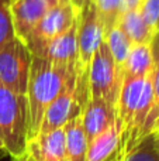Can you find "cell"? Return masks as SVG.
<instances>
[{"label": "cell", "instance_id": "cell-1", "mask_svg": "<svg viewBox=\"0 0 159 161\" xmlns=\"http://www.w3.org/2000/svg\"><path fill=\"white\" fill-rule=\"evenodd\" d=\"M73 78H76L75 67L54 64L41 57L33 55L25 92L28 100V140L38 134L48 105Z\"/></svg>", "mask_w": 159, "mask_h": 161}, {"label": "cell", "instance_id": "cell-2", "mask_svg": "<svg viewBox=\"0 0 159 161\" xmlns=\"http://www.w3.org/2000/svg\"><path fill=\"white\" fill-rule=\"evenodd\" d=\"M0 137L13 158L25 153L28 142L27 95L16 93L0 83Z\"/></svg>", "mask_w": 159, "mask_h": 161}, {"label": "cell", "instance_id": "cell-3", "mask_svg": "<svg viewBox=\"0 0 159 161\" xmlns=\"http://www.w3.org/2000/svg\"><path fill=\"white\" fill-rule=\"evenodd\" d=\"M124 71L117 67L106 41L95 53L89 68V97H101L115 108Z\"/></svg>", "mask_w": 159, "mask_h": 161}, {"label": "cell", "instance_id": "cell-4", "mask_svg": "<svg viewBox=\"0 0 159 161\" xmlns=\"http://www.w3.org/2000/svg\"><path fill=\"white\" fill-rule=\"evenodd\" d=\"M33 54L24 41L13 37L0 48V83L11 92L25 95Z\"/></svg>", "mask_w": 159, "mask_h": 161}, {"label": "cell", "instance_id": "cell-5", "mask_svg": "<svg viewBox=\"0 0 159 161\" xmlns=\"http://www.w3.org/2000/svg\"><path fill=\"white\" fill-rule=\"evenodd\" d=\"M78 14L79 11L69 0H62L39 20L37 27L25 40L27 47H35L64 34L78 20Z\"/></svg>", "mask_w": 159, "mask_h": 161}, {"label": "cell", "instance_id": "cell-6", "mask_svg": "<svg viewBox=\"0 0 159 161\" xmlns=\"http://www.w3.org/2000/svg\"><path fill=\"white\" fill-rule=\"evenodd\" d=\"M80 112L82 108L78 102L76 93V78H73L45 109L38 133H48L56 129H62L73 116Z\"/></svg>", "mask_w": 159, "mask_h": 161}, {"label": "cell", "instance_id": "cell-7", "mask_svg": "<svg viewBox=\"0 0 159 161\" xmlns=\"http://www.w3.org/2000/svg\"><path fill=\"white\" fill-rule=\"evenodd\" d=\"M76 33H78V20L64 34L47 42L31 47L30 51L33 55L41 57L54 64L76 68V58H78V34Z\"/></svg>", "mask_w": 159, "mask_h": 161}, {"label": "cell", "instance_id": "cell-8", "mask_svg": "<svg viewBox=\"0 0 159 161\" xmlns=\"http://www.w3.org/2000/svg\"><path fill=\"white\" fill-rule=\"evenodd\" d=\"M62 0H10L14 33L25 42L39 20Z\"/></svg>", "mask_w": 159, "mask_h": 161}, {"label": "cell", "instance_id": "cell-9", "mask_svg": "<svg viewBox=\"0 0 159 161\" xmlns=\"http://www.w3.org/2000/svg\"><path fill=\"white\" fill-rule=\"evenodd\" d=\"M82 126L87 142H92L96 136L114 125L117 120L115 108L101 97H89L80 112Z\"/></svg>", "mask_w": 159, "mask_h": 161}, {"label": "cell", "instance_id": "cell-10", "mask_svg": "<svg viewBox=\"0 0 159 161\" xmlns=\"http://www.w3.org/2000/svg\"><path fill=\"white\" fill-rule=\"evenodd\" d=\"M25 153L35 161H68L64 127L48 133H38L27 142Z\"/></svg>", "mask_w": 159, "mask_h": 161}, {"label": "cell", "instance_id": "cell-11", "mask_svg": "<svg viewBox=\"0 0 159 161\" xmlns=\"http://www.w3.org/2000/svg\"><path fill=\"white\" fill-rule=\"evenodd\" d=\"M120 153V130L117 123L89 142L86 161H109Z\"/></svg>", "mask_w": 159, "mask_h": 161}, {"label": "cell", "instance_id": "cell-12", "mask_svg": "<svg viewBox=\"0 0 159 161\" xmlns=\"http://www.w3.org/2000/svg\"><path fill=\"white\" fill-rule=\"evenodd\" d=\"M64 131L68 161H86L89 142L82 126L80 113L73 116L64 126Z\"/></svg>", "mask_w": 159, "mask_h": 161}, {"label": "cell", "instance_id": "cell-13", "mask_svg": "<svg viewBox=\"0 0 159 161\" xmlns=\"http://www.w3.org/2000/svg\"><path fill=\"white\" fill-rule=\"evenodd\" d=\"M117 25L124 31L132 44H149L156 34L146 25L140 10L124 11Z\"/></svg>", "mask_w": 159, "mask_h": 161}, {"label": "cell", "instance_id": "cell-14", "mask_svg": "<svg viewBox=\"0 0 159 161\" xmlns=\"http://www.w3.org/2000/svg\"><path fill=\"white\" fill-rule=\"evenodd\" d=\"M154 69L152 44H132L124 64V75L146 76Z\"/></svg>", "mask_w": 159, "mask_h": 161}, {"label": "cell", "instance_id": "cell-15", "mask_svg": "<svg viewBox=\"0 0 159 161\" xmlns=\"http://www.w3.org/2000/svg\"><path fill=\"white\" fill-rule=\"evenodd\" d=\"M118 161H159V131H152L145 136Z\"/></svg>", "mask_w": 159, "mask_h": 161}, {"label": "cell", "instance_id": "cell-16", "mask_svg": "<svg viewBox=\"0 0 159 161\" xmlns=\"http://www.w3.org/2000/svg\"><path fill=\"white\" fill-rule=\"evenodd\" d=\"M104 41H106V44L109 47L117 67L124 71V64H126V59L132 47V42L130 41V38L124 34V31L118 25H115L114 28H111L106 34Z\"/></svg>", "mask_w": 159, "mask_h": 161}, {"label": "cell", "instance_id": "cell-17", "mask_svg": "<svg viewBox=\"0 0 159 161\" xmlns=\"http://www.w3.org/2000/svg\"><path fill=\"white\" fill-rule=\"evenodd\" d=\"M96 10L104 27V33H109L118 24L123 14V0H95Z\"/></svg>", "mask_w": 159, "mask_h": 161}, {"label": "cell", "instance_id": "cell-18", "mask_svg": "<svg viewBox=\"0 0 159 161\" xmlns=\"http://www.w3.org/2000/svg\"><path fill=\"white\" fill-rule=\"evenodd\" d=\"M16 37L10 11V0H0V48Z\"/></svg>", "mask_w": 159, "mask_h": 161}, {"label": "cell", "instance_id": "cell-19", "mask_svg": "<svg viewBox=\"0 0 159 161\" xmlns=\"http://www.w3.org/2000/svg\"><path fill=\"white\" fill-rule=\"evenodd\" d=\"M140 13L154 33L159 31V0H142Z\"/></svg>", "mask_w": 159, "mask_h": 161}, {"label": "cell", "instance_id": "cell-20", "mask_svg": "<svg viewBox=\"0 0 159 161\" xmlns=\"http://www.w3.org/2000/svg\"><path fill=\"white\" fill-rule=\"evenodd\" d=\"M152 53H154V69H152V86H154V105L158 116L159 131V31L152 40Z\"/></svg>", "mask_w": 159, "mask_h": 161}, {"label": "cell", "instance_id": "cell-21", "mask_svg": "<svg viewBox=\"0 0 159 161\" xmlns=\"http://www.w3.org/2000/svg\"><path fill=\"white\" fill-rule=\"evenodd\" d=\"M142 0H123V13L131 10H140Z\"/></svg>", "mask_w": 159, "mask_h": 161}, {"label": "cell", "instance_id": "cell-22", "mask_svg": "<svg viewBox=\"0 0 159 161\" xmlns=\"http://www.w3.org/2000/svg\"><path fill=\"white\" fill-rule=\"evenodd\" d=\"M70 3L73 4V7L76 8L78 11H80L82 8L85 7V6H87V4H90V3H93L95 0H69Z\"/></svg>", "mask_w": 159, "mask_h": 161}, {"label": "cell", "instance_id": "cell-23", "mask_svg": "<svg viewBox=\"0 0 159 161\" xmlns=\"http://www.w3.org/2000/svg\"><path fill=\"white\" fill-rule=\"evenodd\" d=\"M13 161H35V160H34L33 157H31L28 153H24L23 156H20V157H16V158H13Z\"/></svg>", "mask_w": 159, "mask_h": 161}, {"label": "cell", "instance_id": "cell-24", "mask_svg": "<svg viewBox=\"0 0 159 161\" xmlns=\"http://www.w3.org/2000/svg\"><path fill=\"white\" fill-rule=\"evenodd\" d=\"M4 150V146H3V142H2V137H0V151Z\"/></svg>", "mask_w": 159, "mask_h": 161}]
</instances>
